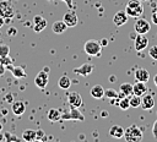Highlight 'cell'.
<instances>
[{"mask_svg":"<svg viewBox=\"0 0 157 142\" xmlns=\"http://www.w3.org/2000/svg\"><path fill=\"white\" fill-rule=\"evenodd\" d=\"M125 12L129 17L137 18L144 15V5L140 0H129L125 6Z\"/></svg>","mask_w":157,"mask_h":142,"instance_id":"obj_1","label":"cell"},{"mask_svg":"<svg viewBox=\"0 0 157 142\" xmlns=\"http://www.w3.org/2000/svg\"><path fill=\"white\" fill-rule=\"evenodd\" d=\"M102 45L99 40L96 39H90L85 43L83 50L88 56H101L102 55Z\"/></svg>","mask_w":157,"mask_h":142,"instance_id":"obj_2","label":"cell"},{"mask_svg":"<svg viewBox=\"0 0 157 142\" xmlns=\"http://www.w3.org/2000/svg\"><path fill=\"white\" fill-rule=\"evenodd\" d=\"M124 138L128 142H140L142 140V130L135 125L129 126L124 131Z\"/></svg>","mask_w":157,"mask_h":142,"instance_id":"obj_3","label":"cell"},{"mask_svg":"<svg viewBox=\"0 0 157 142\" xmlns=\"http://www.w3.org/2000/svg\"><path fill=\"white\" fill-rule=\"evenodd\" d=\"M15 13V7L11 0H1L0 1V16L4 18H12Z\"/></svg>","mask_w":157,"mask_h":142,"instance_id":"obj_4","label":"cell"},{"mask_svg":"<svg viewBox=\"0 0 157 142\" xmlns=\"http://www.w3.org/2000/svg\"><path fill=\"white\" fill-rule=\"evenodd\" d=\"M134 29L139 34H146V33L150 32L151 24H150V22L147 20L141 18V17H137L136 21H135V23H134Z\"/></svg>","mask_w":157,"mask_h":142,"instance_id":"obj_5","label":"cell"},{"mask_svg":"<svg viewBox=\"0 0 157 142\" xmlns=\"http://www.w3.org/2000/svg\"><path fill=\"white\" fill-rule=\"evenodd\" d=\"M61 120H77V121H83L85 116L83 114L78 110V108L70 106V110L61 114Z\"/></svg>","mask_w":157,"mask_h":142,"instance_id":"obj_6","label":"cell"},{"mask_svg":"<svg viewBox=\"0 0 157 142\" xmlns=\"http://www.w3.org/2000/svg\"><path fill=\"white\" fill-rule=\"evenodd\" d=\"M147 45H148V39H147V37H146L145 34H139V33H137L136 37L134 38V47H135L136 51H137V53L142 51L144 49L147 48Z\"/></svg>","mask_w":157,"mask_h":142,"instance_id":"obj_7","label":"cell"},{"mask_svg":"<svg viewBox=\"0 0 157 142\" xmlns=\"http://www.w3.org/2000/svg\"><path fill=\"white\" fill-rule=\"evenodd\" d=\"M48 81H49V76H48V72L44 71V70L43 71H39L37 73V76L34 77V84L38 88H40V89H43V88L47 87Z\"/></svg>","mask_w":157,"mask_h":142,"instance_id":"obj_8","label":"cell"},{"mask_svg":"<svg viewBox=\"0 0 157 142\" xmlns=\"http://www.w3.org/2000/svg\"><path fill=\"white\" fill-rule=\"evenodd\" d=\"M67 103L70 106H74V108H80L83 103H82V97L80 95L78 92H70L67 94Z\"/></svg>","mask_w":157,"mask_h":142,"instance_id":"obj_9","label":"cell"},{"mask_svg":"<svg viewBox=\"0 0 157 142\" xmlns=\"http://www.w3.org/2000/svg\"><path fill=\"white\" fill-rule=\"evenodd\" d=\"M63 21L65 22V24H66L67 28H69V27H75V26L77 24V22H78V18H77L76 12H75L72 9H70V11H67V12L64 15Z\"/></svg>","mask_w":157,"mask_h":142,"instance_id":"obj_10","label":"cell"},{"mask_svg":"<svg viewBox=\"0 0 157 142\" xmlns=\"http://www.w3.org/2000/svg\"><path fill=\"white\" fill-rule=\"evenodd\" d=\"M93 69H94V67H93L92 64H90V62H85V64H82L81 66L74 69V72L77 73V75H80V76L87 77V76H90V75L92 73Z\"/></svg>","mask_w":157,"mask_h":142,"instance_id":"obj_11","label":"cell"},{"mask_svg":"<svg viewBox=\"0 0 157 142\" xmlns=\"http://www.w3.org/2000/svg\"><path fill=\"white\" fill-rule=\"evenodd\" d=\"M128 18H129V16L126 15V12L120 10V11L115 12V15H114V17H113V23H114L117 27H120V26H124V24L128 22Z\"/></svg>","mask_w":157,"mask_h":142,"instance_id":"obj_12","label":"cell"},{"mask_svg":"<svg viewBox=\"0 0 157 142\" xmlns=\"http://www.w3.org/2000/svg\"><path fill=\"white\" fill-rule=\"evenodd\" d=\"M144 110H151L155 106V99L151 94H144L141 97V105H140Z\"/></svg>","mask_w":157,"mask_h":142,"instance_id":"obj_13","label":"cell"},{"mask_svg":"<svg viewBox=\"0 0 157 142\" xmlns=\"http://www.w3.org/2000/svg\"><path fill=\"white\" fill-rule=\"evenodd\" d=\"M145 93H147V86H146V82L136 81V82L132 84V94H136V95L142 97Z\"/></svg>","mask_w":157,"mask_h":142,"instance_id":"obj_14","label":"cell"},{"mask_svg":"<svg viewBox=\"0 0 157 142\" xmlns=\"http://www.w3.org/2000/svg\"><path fill=\"white\" fill-rule=\"evenodd\" d=\"M47 27V20L42 16H34L33 18V31L34 32H42Z\"/></svg>","mask_w":157,"mask_h":142,"instance_id":"obj_15","label":"cell"},{"mask_svg":"<svg viewBox=\"0 0 157 142\" xmlns=\"http://www.w3.org/2000/svg\"><path fill=\"white\" fill-rule=\"evenodd\" d=\"M11 110H12V113H13L15 115L20 116V115H22V114L25 113V110H26V104H25L22 100L12 102V104H11Z\"/></svg>","mask_w":157,"mask_h":142,"instance_id":"obj_16","label":"cell"},{"mask_svg":"<svg viewBox=\"0 0 157 142\" xmlns=\"http://www.w3.org/2000/svg\"><path fill=\"white\" fill-rule=\"evenodd\" d=\"M134 77L136 81L140 82H147L150 80V72L146 69H137L134 73Z\"/></svg>","mask_w":157,"mask_h":142,"instance_id":"obj_17","label":"cell"},{"mask_svg":"<svg viewBox=\"0 0 157 142\" xmlns=\"http://www.w3.org/2000/svg\"><path fill=\"white\" fill-rule=\"evenodd\" d=\"M90 94H91V97H93V98H96V99H101V98L104 97V88H103L101 84H94V86L91 88Z\"/></svg>","mask_w":157,"mask_h":142,"instance_id":"obj_18","label":"cell"},{"mask_svg":"<svg viewBox=\"0 0 157 142\" xmlns=\"http://www.w3.org/2000/svg\"><path fill=\"white\" fill-rule=\"evenodd\" d=\"M47 118L49 121L52 122H56L59 120H61V111L59 109H55V108H52L48 110V114H47Z\"/></svg>","mask_w":157,"mask_h":142,"instance_id":"obj_19","label":"cell"},{"mask_svg":"<svg viewBox=\"0 0 157 142\" xmlns=\"http://www.w3.org/2000/svg\"><path fill=\"white\" fill-rule=\"evenodd\" d=\"M124 131L125 130L120 125H113L109 129V135L114 138H121V137H124Z\"/></svg>","mask_w":157,"mask_h":142,"instance_id":"obj_20","label":"cell"},{"mask_svg":"<svg viewBox=\"0 0 157 142\" xmlns=\"http://www.w3.org/2000/svg\"><path fill=\"white\" fill-rule=\"evenodd\" d=\"M52 29H53V32L55 34H61V33H64L67 29V26L65 24L64 21H55L52 24Z\"/></svg>","mask_w":157,"mask_h":142,"instance_id":"obj_21","label":"cell"},{"mask_svg":"<svg viewBox=\"0 0 157 142\" xmlns=\"http://www.w3.org/2000/svg\"><path fill=\"white\" fill-rule=\"evenodd\" d=\"M58 86L61 88V89H69L70 86H71V78L66 75H63L59 80H58Z\"/></svg>","mask_w":157,"mask_h":142,"instance_id":"obj_22","label":"cell"},{"mask_svg":"<svg viewBox=\"0 0 157 142\" xmlns=\"http://www.w3.org/2000/svg\"><path fill=\"white\" fill-rule=\"evenodd\" d=\"M22 138L27 142H32V141H36V130H32V129H27L22 132Z\"/></svg>","mask_w":157,"mask_h":142,"instance_id":"obj_23","label":"cell"},{"mask_svg":"<svg viewBox=\"0 0 157 142\" xmlns=\"http://www.w3.org/2000/svg\"><path fill=\"white\" fill-rule=\"evenodd\" d=\"M11 72H12V75L16 77V78H25L27 75H26V71H25V69L22 67V66H13L12 69H11Z\"/></svg>","mask_w":157,"mask_h":142,"instance_id":"obj_24","label":"cell"},{"mask_svg":"<svg viewBox=\"0 0 157 142\" xmlns=\"http://www.w3.org/2000/svg\"><path fill=\"white\" fill-rule=\"evenodd\" d=\"M119 91H120V92H123L126 97H130V95L132 94V84H131V83H129V82H124V83H121V84H120Z\"/></svg>","mask_w":157,"mask_h":142,"instance_id":"obj_25","label":"cell"},{"mask_svg":"<svg viewBox=\"0 0 157 142\" xmlns=\"http://www.w3.org/2000/svg\"><path fill=\"white\" fill-rule=\"evenodd\" d=\"M118 106L121 110H126L130 108V100L129 97H123V98H118Z\"/></svg>","mask_w":157,"mask_h":142,"instance_id":"obj_26","label":"cell"},{"mask_svg":"<svg viewBox=\"0 0 157 142\" xmlns=\"http://www.w3.org/2000/svg\"><path fill=\"white\" fill-rule=\"evenodd\" d=\"M129 100H130V106H132V108H139L141 105V97L140 95L131 94L129 97Z\"/></svg>","mask_w":157,"mask_h":142,"instance_id":"obj_27","label":"cell"},{"mask_svg":"<svg viewBox=\"0 0 157 142\" xmlns=\"http://www.w3.org/2000/svg\"><path fill=\"white\" fill-rule=\"evenodd\" d=\"M104 97L109 98V99H117L118 98V92L113 88H108V89H104Z\"/></svg>","mask_w":157,"mask_h":142,"instance_id":"obj_28","label":"cell"},{"mask_svg":"<svg viewBox=\"0 0 157 142\" xmlns=\"http://www.w3.org/2000/svg\"><path fill=\"white\" fill-rule=\"evenodd\" d=\"M9 54H10V47L7 44H1L0 45V59L9 56Z\"/></svg>","mask_w":157,"mask_h":142,"instance_id":"obj_29","label":"cell"},{"mask_svg":"<svg viewBox=\"0 0 157 142\" xmlns=\"http://www.w3.org/2000/svg\"><path fill=\"white\" fill-rule=\"evenodd\" d=\"M148 55L150 58H152L153 60H157V45H152L148 49Z\"/></svg>","mask_w":157,"mask_h":142,"instance_id":"obj_30","label":"cell"},{"mask_svg":"<svg viewBox=\"0 0 157 142\" xmlns=\"http://www.w3.org/2000/svg\"><path fill=\"white\" fill-rule=\"evenodd\" d=\"M36 140H38V141H45L47 140V137H45V132L43 131V130H37L36 131Z\"/></svg>","mask_w":157,"mask_h":142,"instance_id":"obj_31","label":"cell"},{"mask_svg":"<svg viewBox=\"0 0 157 142\" xmlns=\"http://www.w3.org/2000/svg\"><path fill=\"white\" fill-rule=\"evenodd\" d=\"M0 61H1L4 65H9V67H10V65L12 64V59H11L10 56H5V58H1V59H0Z\"/></svg>","mask_w":157,"mask_h":142,"instance_id":"obj_32","label":"cell"},{"mask_svg":"<svg viewBox=\"0 0 157 142\" xmlns=\"http://www.w3.org/2000/svg\"><path fill=\"white\" fill-rule=\"evenodd\" d=\"M151 20L155 24H157V9L152 10V13H151Z\"/></svg>","mask_w":157,"mask_h":142,"instance_id":"obj_33","label":"cell"},{"mask_svg":"<svg viewBox=\"0 0 157 142\" xmlns=\"http://www.w3.org/2000/svg\"><path fill=\"white\" fill-rule=\"evenodd\" d=\"M152 135H153V137L155 138H157V120L153 122V125H152Z\"/></svg>","mask_w":157,"mask_h":142,"instance_id":"obj_34","label":"cell"},{"mask_svg":"<svg viewBox=\"0 0 157 142\" xmlns=\"http://www.w3.org/2000/svg\"><path fill=\"white\" fill-rule=\"evenodd\" d=\"M7 34H9V36H16V34H17V29H16L15 27H10V28L7 29Z\"/></svg>","mask_w":157,"mask_h":142,"instance_id":"obj_35","label":"cell"},{"mask_svg":"<svg viewBox=\"0 0 157 142\" xmlns=\"http://www.w3.org/2000/svg\"><path fill=\"white\" fill-rule=\"evenodd\" d=\"M5 71H6V67H5V65L0 61V76H2V75L5 73Z\"/></svg>","mask_w":157,"mask_h":142,"instance_id":"obj_36","label":"cell"},{"mask_svg":"<svg viewBox=\"0 0 157 142\" xmlns=\"http://www.w3.org/2000/svg\"><path fill=\"white\" fill-rule=\"evenodd\" d=\"M61 1H64L69 9H72V6H74V5H72V0H61Z\"/></svg>","mask_w":157,"mask_h":142,"instance_id":"obj_37","label":"cell"},{"mask_svg":"<svg viewBox=\"0 0 157 142\" xmlns=\"http://www.w3.org/2000/svg\"><path fill=\"white\" fill-rule=\"evenodd\" d=\"M101 45H102V47H107V45H108V39H107V38L101 39Z\"/></svg>","mask_w":157,"mask_h":142,"instance_id":"obj_38","label":"cell"},{"mask_svg":"<svg viewBox=\"0 0 157 142\" xmlns=\"http://www.w3.org/2000/svg\"><path fill=\"white\" fill-rule=\"evenodd\" d=\"M4 23H5V18L2 16H0V28L4 26Z\"/></svg>","mask_w":157,"mask_h":142,"instance_id":"obj_39","label":"cell"},{"mask_svg":"<svg viewBox=\"0 0 157 142\" xmlns=\"http://www.w3.org/2000/svg\"><path fill=\"white\" fill-rule=\"evenodd\" d=\"M101 115H102V116H103V118H107V116H108V111H107V110H103V111H102V114H101Z\"/></svg>","mask_w":157,"mask_h":142,"instance_id":"obj_40","label":"cell"},{"mask_svg":"<svg viewBox=\"0 0 157 142\" xmlns=\"http://www.w3.org/2000/svg\"><path fill=\"white\" fill-rule=\"evenodd\" d=\"M153 83H155V86L157 87V73L153 76Z\"/></svg>","mask_w":157,"mask_h":142,"instance_id":"obj_41","label":"cell"},{"mask_svg":"<svg viewBox=\"0 0 157 142\" xmlns=\"http://www.w3.org/2000/svg\"><path fill=\"white\" fill-rule=\"evenodd\" d=\"M5 99H7V100H10L11 103H12V95L11 94H9V95H6V98Z\"/></svg>","mask_w":157,"mask_h":142,"instance_id":"obj_42","label":"cell"},{"mask_svg":"<svg viewBox=\"0 0 157 142\" xmlns=\"http://www.w3.org/2000/svg\"><path fill=\"white\" fill-rule=\"evenodd\" d=\"M1 131H2V124L0 122V132H1Z\"/></svg>","mask_w":157,"mask_h":142,"instance_id":"obj_43","label":"cell"},{"mask_svg":"<svg viewBox=\"0 0 157 142\" xmlns=\"http://www.w3.org/2000/svg\"><path fill=\"white\" fill-rule=\"evenodd\" d=\"M140 1H150V0H140Z\"/></svg>","mask_w":157,"mask_h":142,"instance_id":"obj_44","label":"cell"},{"mask_svg":"<svg viewBox=\"0 0 157 142\" xmlns=\"http://www.w3.org/2000/svg\"><path fill=\"white\" fill-rule=\"evenodd\" d=\"M48 1H53V0H48Z\"/></svg>","mask_w":157,"mask_h":142,"instance_id":"obj_45","label":"cell"}]
</instances>
